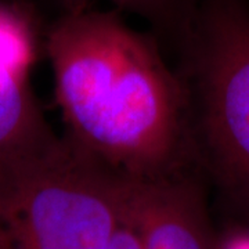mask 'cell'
Returning <instances> with one entry per match:
<instances>
[{"instance_id":"obj_1","label":"cell","mask_w":249,"mask_h":249,"mask_svg":"<svg viewBox=\"0 0 249 249\" xmlns=\"http://www.w3.org/2000/svg\"><path fill=\"white\" fill-rule=\"evenodd\" d=\"M46 49L76 150L133 180L183 173L198 160L186 83L150 36L116 13L76 7L52 25Z\"/></svg>"},{"instance_id":"obj_2","label":"cell","mask_w":249,"mask_h":249,"mask_svg":"<svg viewBox=\"0 0 249 249\" xmlns=\"http://www.w3.org/2000/svg\"><path fill=\"white\" fill-rule=\"evenodd\" d=\"M178 42L198 162L249 209V4L196 0Z\"/></svg>"},{"instance_id":"obj_3","label":"cell","mask_w":249,"mask_h":249,"mask_svg":"<svg viewBox=\"0 0 249 249\" xmlns=\"http://www.w3.org/2000/svg\"><path fill=\"white\" fill-rule=\"evenodd\" d=\"M124 178L60 139L0 187L13 249H108L124 224Z\"/></svg>"},{"instance_id":"obj_4","label":"cell","mask_w":249,"mask_h":249,"mask_svg":"<svg viewBox=\"0 0 249 249\" xmlns=\"http://www.w3.org/2000/svg\"><path fill=\"white\" fill-rule=\"evenodd\" d=\"M124 222L142 249H220L204 187L191 170L150 180L124 178Z\"/></svg>"},{"instance_id":"obj_5","label":"cell","mask_w":249,"mask_h":249,"mask_svg":"<svg viewBox=\"0 0 249 249\" xmlns=\"http://www.w3.org/2000/svg\"><path fill=\"white\" fill-rule=\"evenodd\" d=\"M58 142L28 89L25 75L0 64V186Z\"/></svg>"},{"instance_id":"obj_6","label":"cell","mask_w":249,"mask_h":249,"mask_svg":"<svg viewBox=\"0 0 249 249\" xmlns=\"http://www.w3.org/2000/svg\"><path fill=\"white\" fill-rule=\"evenodd\" d=\"M118 7L142 16L165 35L178 40L196 0H109Z\"/></svg>"},{"instance_id":"obj_7","label":"cell","mask_w":249,"mask_h":249,"mask_svg":"<svg viewBox=\"0 0 249 249\" xmlns=\"http://www.w3.org/2000/svg\"><path fill=\"white\" fill-rule=\"evenodd\" d=\"M32 60V43L27 25L7 10L0 9V64L25 75Z\"/></svg>"},{"instance_id":"obj_8","label":"cell","mask_w":249,"mask_h":249,"mask_svg":"<svg viewBox=\"0 0 249 249\" xmlns=\"http://www.w3.org/2000/svg\"><path fill=\"white\" fill-rule=\"evenodd\" d=\"M108 249H142L139 240L133 230L124 222V224L116 230L111 245Z\"/></svg>"},{"instance_id":"obj_9","label":"cell","mask_w":249,"mask_h":249,"mask_svg":"<svg viewBox=\"0 0 249 249\" xmlns=\"http://www.w3.org/2000/svg\"><path fill=\"white\" fill-rule=\"evenodd\" d=\"M226 249H249V234L234 238Z\"/></svg>"},{"instance_id":"obj_10","label":"cell","mask_w":249,"mask_h":249,"mask_svg":"<svg viewBox=\"0 0 249 249\" xmlns=\"http://www.w3.org/2000/svg\"><path fill=\"white\" fill-rule=\"evenodd\" d=\"M0 249H13L9 231L1 223H0Z\"/></svg>"}]
</instances>
